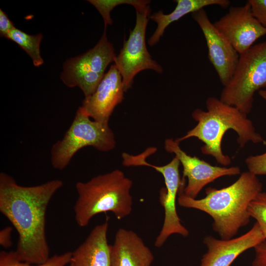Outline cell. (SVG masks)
Instances as JSON below:
<instances>
[{
    "mask_svg": "<svg viewBox=\"0 0 266 266\" xmlns=\"http://www.w3.org/2000/svg\"><path fill=\"white\" fill-rule=\"evenodd\" d=\"M64 185L53 179L32 186L19 185L6 173H0V211L18 234L17 258L29 264L45 262L50 257L46 235V213L55 194Z\"/></svg>",
    "mask_w": 266,
    "mask_h": 266,
    "instance_id": "6da1fadb",
    "label": "cell"
},
{
    "mask_svg": "<svg viewBox=\"0 0 266 266\" xmlns=\"http://www.w3.org/2000/svg\"><path fill=\"white\" fill-rule=\"evenodd\" d=\"M185 186L183 182L178 194V204L209 215L213 220V230L223 239L233 238L241 228L249 224V204L262 190V184L257 175L249 171L242 173L235 182L227 187L207 188L206 196L201 199L186 196L183 192Z\"/></svg>",
    "mask_w": 266,
    "mask_h": 266,
    "instance_id": "7a4b0ae2",
    "label": "cell"
},
{
    "mask_svg": "<svg viewBox=\"0 0 266 266\" xmlns=\"http://www.w3.org/2000/svg\"><path fill=\"white\" fill-rule=\"evenodd\" d=\"M206 106V111L196 108L192 112V117L198 124L185 135L176 139L179 143L196 137L204 143L200 148L202 153L214 157L218 163L224 166L231 163V158L223 154L221 147L222 138L228 130L237 133V142L241 148L248 142L266 144L247 115L235 107L214 97L207 98Z\"/></svg>",
    "mask_w": 266,
    "mask_h": 266,
    "instance_id": "3957f363",
    "label": "cell"
},
{
    "mask_svg": "<svg viewBox=\"0 0 266 266\" xmlns=\"http://www.w3.org/2000/svg\"><path fill=\"white\" fill-rule=\"evenodd\" d=\"M132 186L133 181L119 169L77 182L78 197L74 206L77 225L86 227L95 216L102 213L111 212L119 220L129 216L133 208Z\"/></svg>",
    "mask_w": 266,
    "mask_h": 266,
    "instance_id": "277c9868",
    "label": "cell"
},
{
    "mask_svg": "<svg viewBox=\"0 0 266 266\" xmlns=\"http://www.w3.org/2000/svg\"><path fill=\"white\" fill-rule=\"evenodd\" d=\"M115 146V135L109 123L92 120L79 106L63 137L53 144L51 164L54 168L62 170L84 147L92 146L100 151L108 152Z\"/></svg>",
    "mask_w": 266,
    "mask_h": 266,
    "instance_id": "5b68a950",
    "label": "cell"
},
{
    "mask_svg": "<svg viewBox=\"0 0 266 266\" xmlns=\"http://www.w3.org/2000/svg\"><path fill=\"white\" fill-rule=\"evenodd\" d=\"M266 87V40L239 55L238 64L220 100L246 114L253 107L256 91Z\"/></svg>",
    "mask_w": 266,
    "mask_h": 266,
    "instance_id": "8992f818",
    "label": "cell"
},
{
    "mask_svg": "<svg viewBox=\"0 0 266 266\" xmlns=\"http://www.w3.org/2000/svg\"><path fill=\"white\" fill-rule=\"evenodd\" d=\"M106 29L93 48L67 59L63 64L60 76L62 82L68 87L79 88L85 98L95 91L107 66L114 62L116 57L113 45L107 39Z\"/></svg>",
    "mask_w": 266,
    "mask_h": 266,
    "instance_id": "52a82bcc",
    "label": "cell"
},
{
    "mask_svg": "<svg viewBox=\"0 0 266 266\" xmlns=\"http://www.w3.org/2000/svg\"><path fill=\"white\" fill-rule=\"evenodd\" d=\"M150 155L151 152L145 150L138 155L129 156L128 162L130 166L152 167L161 173L164 178L166 187L161 188L159 193L160 202L164 209V220L162 229L154 242L155 247L160 248L171 234H178L187 237L189 232L182 224L176 207L177 195L182 183L179 174L180 163L179 159L175 156L166 165L158 166L146 162V158Z\"/></svg>",
    "mask_w": 266,
    "mask_h": 266,
    "instance_id": "ba28073f",
    "label": "cell"
},
{
    "mask_svg": "<svg viewBox=\"0 0 266 266\" xmlns=\"http://www.w3.org/2000/svg\"><path fill=\"white\" fill-rule=\"evenodd\" d=\"M149 5L142 11H136V22L127 40L116 56L114 64L122 77L125 92L132 86L135 75L146 69L162 73V66L152 58L146 44L145 34L150 16Z\"/></svg>",
    "mask_w": 266,
    "mask_h": 266,
    "instance_id": "9c48e42d",
    "label": "cell"
},
{
    "mask_svg": "<svg viewBox=\"0 0 266 266\" xmlns=\"http://www.w3.org/2000/svg\"><path fill=\"white\" fill-rule=\"evenodd\" d=\"M239 55L266 35L265 28L254 16L249 3L231 6L228 12L213 23Z\"/></svg>",
    "mask_w": 266,
    "mask_h": 266,
    "instance_id": "30bf717a",
    "label": "cell"
},
{
    "mask_svg": "<svg viewBox=\"0 0 266 266\" xmlns=\"http://www.w3.org/2000/svg\"><path fill=\"white\" fill-rule=\"evenodd\" d=\"M176 139L167 138L165 141V150L174 153L183 166L182 179L187 177L188 183L183 189L184 194L196 199L204 186L224 176H232L241 172L238 166L230 167L213 166L196 156H191L183 151Z\"/></svg>",
    "mask_w": 266,
    "mask_h": 266,
    "instance_id": "8fae6325",
    "label": "cell"
},
{
    "mask_svg": "<svg viewBox=\"0 0 266 266\" xmlns=\"http://www.w3.org/2000/svg\"><path fill=\"white\" fill-rule=\"evenodd\" d=\"M191 16L202 32L207 47L208 58L225 86L234 73L239 54L210 21L204 8L192 13Z\"/></svg>",
    "mask_w": 266,
    "mask_h": 266,
    "instance_id": "7c38bea8",
    "label": "cell"
},
{
    "mask_svg": "<svg viewBox=\"0 0 266 266\" xmlns=\"http://www.w3.org/2000/svg\"><path fill=\"white\" fill-rule=\"evenodd\" d=\"M266 239L256 222L245 234L230 239L207 235L203 242L207 247L199 266H230L241 254Z\"/></svg>",
    "mask_w": 266,
    "mask_h": 266,
    "instance_id": "4fadbf2b",
    "label": "cell"
},
{
    "mask_svg": "<svg viewBox=\"0 0 266 266\" xmlns=\"http://www.w3.org/2000/svg\"><path fill=\"white\" fill-rule=\"evenodd\" d=\"M124 92L122 77L114 64L105 73L95 91L84 98L80 106L94 120L109 123L115 108L123 101Z\"/></svg>",
    "mask_w": 266,
    "mask_h": 266,
    "instance_id": "5bb4252c",
    "label": "cell"
},
{
    "mask_svg": "<svg viewBox=\"0 0 266 266\" xmlns=\"http://www.w3.org/2000/svg\"><path fill=\"white\" fill-rule=\"evenodd\" d=\"M111 266H151L154 259L151 250L134 231L124 228L116 233L110 246Z\"/></svg>",
    "mask_w": 266,
    "mask_h": 266,
    "instance_id": "9a60e30c",
    "label": "cell"
},
{
    "mask_svg": "<svg viewBox=\"0 0 266 266\" xmlns=\"http://www.w3.org/2000/svg\"><path fill=\"white\" fill-rule=\"evenodd\" d=\"M107 221L96 226L72 252L70 266H111Z\"/></svg>",
    "mask_w": 266,
    "mask_h": 266,
    "instance_id": "2e32d148",
    "label": "cell"
},
{
    "mask_svg": "<svg viewBox=\"0 0 266 266\" xmlns=\"http://www.w3.org/2000/svg\"><path fill=\"white\" fill-rule=\"evenodd\" d=\"M173 1L176 3V5L171 13L165 14L161 10L150 15V19L157 23V27L148 41L149 46H153L159 41L165 30L170 24L187 14H192L210 5L227 8L231 3L229 0H175Z\"/></svg>",
    "mask_w": 266,
    "mask_h": 266,
    "instance_id": "e0dca14e",
    "label": "cell"
},
{
    "mask_svg": "<svg viewBox=\"0 0 266 266\" xmlns=\"http://www.w3.org/2000/svg\"><path fill=\"white\" fill-rule=\"evenodd\" d=\"M42 38V33L31 35L16 28L11 30L6 37V38L17 44L27 53L36 67L41 66L44 63L40 50Z\"/></svg>",
    "mask_w": 266,
    "mask_h": 266,
    "instance_id": "ac0fdd59",
    "label": "cell"
},
{
    "mask_svg": "<svg viewBox=\"0 0 266 266\" xmlns=\"http://www.w3.org/2000/svg\"><path fill=\"white\" fill-rule=\"evenodd\" d=\"M99 12L104 21V28L111 25L113 21L110 16V12L117 5L130 4L133 6L136 11H141L149 5L150 0H89Z\"/></svg>",
    "mask_w": 266,
    "mask_h": 266,
    "instance_id": "d6986e66",
    "label": "cell"
},
{
    "mask_svg": "<svg viewBox=\"0 0 266 266\" xmlns=\"http://www.w3.org/2000/svg\"><path fill=\"white\" fill-rule=\"evenodd\" d=\"M72 252L50 257L44 263L33 265L19 260L14 251H1L0 252V266H66L71 262Z\"/></svg>",
    "mask_w": 266,
    "mask_h": 266,
    "instance_id": "ffe728a7",
    "label": "cell"
},
{
    "mask_svg": "<svg viewBox=\"0 0 266 266\" xmlns=\"http://www.w3.org/2000/svg\"><path fill=\"white\" fill-rule=\"evenodd\" d=\"M248 212L250 217L257 220L266 238V193L260 192L249 204Z\"/></svg>",
    "mask_w": 266,
    "mask_h": 266,
    "instance_id": "44dd1931",
    "label": "cell"
},
{
    "mask_svg": "<svg viewBox=\"0 0 266 266\" xmlns=\"http://www.w3.org/2000/svg\"><path fill=\"white\" fill-rule=\"evenodd\" d=\"M248 171L255 175H266V152L248 157L245 161Z\"/></svg>",
    "mask_w": 266,
    "mask_h": 266,
    "instance_id": "7402d4cb",
    "label": "cell"
},
{
    "mask_svg": "<svg viewBox=\"0 0 266 266\" xmlns=\"http://www.w3.org/2000/svg\"><path fill=\"white\" fill-rule=\"evenodd\" d=\"M247 2L254 16L266 28V0H248Z\"/></svg>",
    "mask_w": 266,
    "mask_h": 266,
    "instance_id": "603a6c76",
    "label": "cell"
},
{
    "mask_svg": "<svg viewBox=\"0 0 266 266\" xmlns=\"http://www.w3.org/2000/svg\"><path fill=\"white\" fill-rule=\"evenodd\" d=\"M15 27L4 12L0 9V35L6 38L9 32Z\"/></svg>",
    "mask_w": 266,
    "mask_h": 266,
    "instance_id": "cb8c5ba5",
    "label": "cell"
},
{
    "mask_svg": "<svg viewBox=\"0 0 266 266\" xmlns=\"http://www.w3.org/2000/svg\"><path fill=\"white\" fill-rule=\"evenodd\" d=\"M12 228L6 227L0 231V245L3 248H8L12 244L11 236Z\"/></svg>",
    "mask_w": 266,
    "mask_h": 266,
    "instance_id": "d4e9b609",
    "label": "cell"
},
{
    "mask_svg": "<svg viewBox=\"0 0 266 266\" xmlns=\"http://www.w3.org/2000/svg\"><path fill=\"white\" fill-rule=\"evenodd\" d=\"M259 95L266 101V90L262 89L258 91Z\"/></svg>",
    "mask_w": 266,
    "mask_h": 266,
    "instance_id": "484cf974",
    "label": "cell"
},
{
    "mask_svg": "<svg viewBox=\"0 0 266 266\" xmlns=\"http://www.w3.org/2000/svg\"><path fill=\"white\" fill-rule=\"evenodd\" d=\"M68 266H70L69 265Z\"/></svg>",
    "mask_w": 266,
    "mask_h": 266,
    "instance_id": "4316f807",
    "label": "cell"
}]
</instances>
